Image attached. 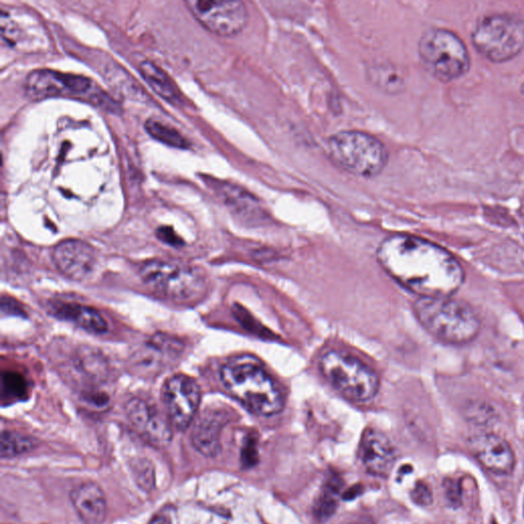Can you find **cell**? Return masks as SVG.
Listing matches in <instances>:
<instances>
[{"label": "cell", "mask_w": 524, "mask_h": 524, "mask_svg": "<svg viewBox=\"0 0 524 524\" xmlns=\"http://www.w3.org/2000/svg\"><path fill=\"white\" fill-rule=\"evenodd\" d=\"M377 260L400 285L420 297H450L464 284L465 272L456 258L422 238H386L377 249Z\"/></svg>", "instance_id": "1"}, {"label": "cell", "mask_w": 524, "mask_h": 524, "mask_svg": "<svg viewBox=\"0 0 524 524\" xmlns=\"http://www.w3.org/2000/svg\"><path fill=\"white\" fill-rule=\"evenodd\" d=\"M220 375L224 389L253 414L270 417L283 410V394L254 357L230 359L222 367Z\"/></svg>", "instance_id": "2"}, {"label": "cell", "mask_w": 524, "mask_h": 524, "mask_svg": "<svg viewBox=\"0 0 524 524\" xmlns=\"http://www.w3.org/2000/svg\"><path fill=\"white\" fill-rule=\"evenodd\" d=\"M414 311L427 331L443 342L470 343L480 331V319L472 308L450 297H420Z\"/></svg>", "instance_id": "3"}, {"label": "cell", "mask_w": 524, "mask_h": 524, "mask_svg": "<svg viewBox=\"0 0 524 524\" xmlns=\"http://www.w3.org/2000/svg\"><path fill=\"white\" fill-rule=\"evenodd\" d=\"M140 276L151 292L174 302H196L207 290L203 271L179 262L149 261L142 265Z\"/></svg>", "instance_id": "4"}, {"label": "cell", "mask_w": 524, "mask_h": 524, "mask_svg": "<svg viewBox=\"0 0 524 524\" xmlns=\"http://www.w3.org/2000/svg\"><path fill=\"white\" fill-rule=\"evenodd\" d=\"M327 149L336 166L366 179L381 174L389 163V152L383 143L367 133H337L330 136Z\"/></svg>", "instance_id": "5"}, {"label": "cell", "mask_w": 524, "mask_h": 524, "mask_svg": "<svg viewBox=\"0 0 524 524\" xmlns=\"http://www.w3.org/2000/svg\"><path fill=\"white\" fill-rule=\"evenodd\" d=\"M418 51L427 71L442 83L462 77L470 68V55L462 39L447 29L426 31Z\"/></svg>", "instance_id": "6"}, {"label": "cell", "mask_w": 524, "mask_h": 524, "mask_svg": "<svg viewBox=\"0 0 524 524\" xmlns=\"http://www.w3.org/2000/svg\"><path fill=\"white\" fill-rule=\"evenodd\" d=\"M319 366L326 381L346 399L365 402L379 391V378L374 371L349 353L329 351L322 354Z\"/></svg>", "instance_id": "7"}, {"label": "cell", "mask_w": 524, "mask_h": 524, "mask_svg": "<svg viewBox=\"0 0 524 524\" xmlns=\"http://www.w3.org/2000/svg\"><path fill=\"white\" fill-rule=\"evenodd\" d=\"M25 93L31 101L71 98L99 104L108 111H114L116 107V104L100 91L90 78L50 69L30 72L25 80Z\"/></svg>", "instance_id": "8"}, {"label": "cell", "mask_w": 524, "mask_h": 524, "mask_svg": "<svg viewBox=\"0 0 524 524\" xmlns=\"http://www.w3.org/2000/svg\"><path fill=\"white\" fill-rule=\"evenodd\" d=\"M472 44L490 62L509 61L524 48V22L510 15H489L475 27Z\"/></svg>", "instance_id": "9"}, {"label": "cell", "mask_w": 524, "mask_h": 524, "mask_svg": "<svg viewBox=\"0 0 524 524\" xmlns=\"http://www.w3.org/2000/svg\"><path fill=\"white\" fill-rule=\"evenodd\" d=\"M185 6L201 25L212 34L232 37L243 31L248 23L244 3L232 0H185Z\"/></svg>", "instance_id": "10"}, {"label": "cell", "mask_w": 524, "mask_h": 524, "mask_svg": "<svg viewBox=\"0 0 524 524\" xmlns=\"http://www.w3.org/2000/svg\"><path fill=\"white\" fill-rule=\"evenodd\" d=\"M165 415L175 430L184 431L195 420L201 402V389L195 379L174 375L163 389Z\"/></svg>", "instance_id": "11"}, {"label": "cell", "mask_w": 524, "mask_h": 524, "mask_svg": "<svg viewBox=\"0 0 524 524\" xmlns=\"http://www.w3.org/2000/svg\"><path fill=\"white\" fill-rule=\"evenodd\" d=\"M129 423L144 440L157 447H165L173 440V425L166 415L147 400L133 398L126 402Z\"/></svg>", "instance_id": "12"}, {"label": "cell", "mask_w": 524, "mask_h": 524, "mask_svg": "<svg viewBox=\"0 0 524 524\" xmlns=\"http://www.w3.org/2000/svg\"><path fill=\"white\" fill-rule=\"evenodd\" d=\"M53 262L64 276L82 282L93 275L96 268V254L86 242L70 239L54 248Z\"/></svg>", "instance_id": "13"}, {"label": "cell", "mask_w": 524, "mask_h": 524, "mask_svg": "<svg viewBox=\"0 0 524 524\" xmlns=\"http://www.w3.org/2000/svg\"><path fill=\"white\" fill-rule=\"evenodd\" d=\"M359 457L369 473L389 478L397 461V450L383 432L368 429L362 433Z\"/></svg>", "instance_id": "14"}, {"label": "cell", "mask_w": 524, "mask_h": 524, "mask_svg": "<svg viewBox=\"0 0 524 524\" xmlns=\"http://www.w3.org/2000/svg\"><path fill=\"white\" fill-rule=\"evenodd\" d=\"M470 449L478 460L491 472L510 474L515 466L513 450L496 434H482L470 440Z\"/></svg>", "instance_id": "15"}, {"label": "cell", "mask_w": 524, "mask_h": 524, "mask_svg": "<svg viewBox=\"0 0 524 524\" xmlns=\"http://www.w3.org/2000/svg\"><path fill=\"white\" fill-rule=\"evenodd\" d=\"M70 501L84 524H103L107 519L106 496L94 482H84L72 489Z\"/></svg>", "instance_id": "16"}, {"label": "cell", "mask_w": 524, "mask_h": 524, "mask_svg": "<svg viewBox=\"0 0 524 524\" xmlns=\"http://www.w3.org/2000/svg\"><path fill=\"white\" fill-rule=\"evenodd\" d=\"M227 423V417L220 410H207L200 416L192 431V443L199 453L206 458L221 454V435Z\"/></svg>", "instance_id": "17"}, {"label": "cell", "mask_w": 524, "mask_h": 524, "mask_svg": "<svg viewBox=\"0 0 524 524\" xmlns=\"http://www.w3.org/2000/svg\"><path fill=\"white\" fill-rule=\"evenodd\" d=\"M51 311L56 318L70 321L87 332L104 334L108 331L107 321L91 306L77 302H56L51 305Z\"/></svg>", "instance_id": "18"}, {"label": "cell", "mask_w": 524, "mask_h": 524, "mask_svg": "<svg viewBox=\"0 0 524 524\" xmlns=\"http://www.w3.org/2000/svg\"><path fill=\"white\" fill-rule=\"evenodd\" d=\"M139 66L142 77L161 98L177 106L183 103L180 88L164 70L148 60L143 61Z\"/></svg>", "instance_id": "19"}, {"label": "cell", "mask_w": 524, "mask_h": 524, "mask_svg": "<svg viewBox=\"0 0 524 524\" xmlns=\"http://www.w3.org/2000/svg\"><path fill=\"white\" fill-rule=\"evenodd\" d=\"M343 488V480L338 475H330L324 491L313 505V515L320 522H326L335 514L338 507L336 497Z\"/></svg>", "instance_id": "20"}, {"label": "cell", "mask_w": 524, "mask_h": 524, "mask_svg": "<svg viewBox=\"0 0 524 524\" xmlns=\"http://www.w3.org/2000/svg\"><path fill=\"white\" fill-rule=\"evenodd\" d=\"M39 446V440L30 435L4 430L0 440V457L13 459L30 453Z\"/></svg>", "instance_id": "21"}, {"label": "cell", "mask_w": 524, "mask_h": 524, "mask_svg": "<svg viewBox=\"0 0 524 524\" xmlns=\"http://www.w3.org/2000/svg\"><path fill=\"white\" fill-rule=\"evenodd\" d=\"M147 133L153 139L175 149H189L190 143L184 136L171 125L156 118H150L144 124Z\"/></svg>", "instance_id": "22"}, {"label": "cell", "mask_w": 524, "mask_h": 524, "mask_svg": "<svg viewBox=\"0 0 524 524\" xmlns=\"http://www.w3.org/2000/svg\"><path fill=\"white\" fill-rule=\"evenodd\" d=\"M3 405L24 400L27 397L28 384L22 375L14 372H5L2 376Z\"/></svg>", "instance_id": "23"}, {"label": "cell", "mask_w": 524, "mask_h": 524, "mask_svg": "<svg viewBox=\"0 0 524 524\" xmlns=\"http://www.w3.org/2000/svg\"><path fill=\"white\" fill-rule=\"evenodd\" d=\"M131 470L136 486L144 493H151L155 489V467L148 459H135L132 462Z\"/></svg>", "instance_id": "24"}, {"label": "cell", "mask_w": 524, "mask_h": 524, "mask_svg": "<svg viewBox=\"0 0 524 524\" xmlns=\"http://www.w3.org/2000/svg\"><path fill=\"white\" fill-rule=\"evenodd\" d=\"M372 75L375 77V82L389 93H397L401 88L402 80L400 76L390 67H378L377 70L373 71Z\"/></svg>", "instance_id": "25"}, {"label": "cell", "mask_w": 524, "mask_h": 524, "mask_svg": "<svg viewBox=\"0 0 524 524\" xmlns=\"http://www.w3.org/2000/svg\"><path fill=\"white\" fill-rule=\"evenodd\" d=\"M260 460L257 443L254 439L248 438L241 450V463L244 469H252Z\"/></svg>", "instance_id": "26"}, {"label": "cell", "mask_w": 524, "mask_h": 524, "mask_svg": "<svg viewBox=\"0 0 524 524\" xmlns=\"http://www.w3.org/2000/svg\"><path fill=\"white\" fill-rule=\"evenodd\" d=\"M410 498L418 506L427 507L432 504L433 497L432 491L429 485L423 481H418L410 491Z\"/></svg>", "instance_id": "27"}, {"label": "cell", "mask_w": 524, "mask_h": 524, "mask_svg": "<svg viewBox=\"0 0 524 524\" xmlns=\"http://www.w3.org/2000/svg\"><path fill=\"white\" fill-rule=\"evenodd\" d=\"M157 237L163 241L164 243L172 246H181L183 245V240L176 235V232L173 228L163 227L157 230Z\"/></svg>", "instance_id": "28"}, {"label": "cell", "mask_w": 524, "mask_h": 524, "mask_svg": "<svg viewBox=\"0 0 524 524\" xmlns=\"http://www.w3.org/2000/svg\"><path fill=\"white\" fill-rule=\"evenodd\" d=\"M446 493L449 501L451 504H458L460 501V486L458 482L454 480H449L446 482Z\"/></svg>", "instance_id": "29"}, {"label": "cell", "mask_w": 524, "mask_h": 524, "mask_svg": "<svg viewBox=\"0 0 524 524\" xmlns=\"http://www.w3.org/2000/svg\"><path fill=\"white\" fill-rule=\"evenodd\" d=\"M361 493H362L361 486L360 485L353 486L348 491H345V493L342 496V499H344V501H351V499H356Z\"/></svg>", "instance_id": "30"}, {"label": "cell", "mask_w": 524, "mask_h": 524, "mask_svg": "<svg viewBox=\"0 0 524 524\" xmlns=\"http://www.w3.org/2000/svg\"><path fill=\"white\" fill-rule=\"evenodd\" d=\"M148 524H172L164 515L154 516Z\"/></svg>", "instance_id": "31"}, {"label": "cell", "mask_w": 524, "mask_h": 524, "mask_svg": "<svg viewBox=\"0 0 524 524\" xmlns=\"http://www.w3.org/2000/svg\"><path fill=\"white\" fill-rule=\"evenodd\" d=\"M520 91H521V94L524 95V84L521 85Z\"/></svg>", "instance_id": "32"}]
</instances>
